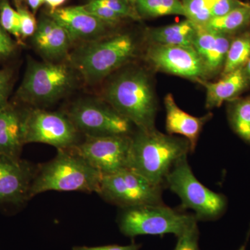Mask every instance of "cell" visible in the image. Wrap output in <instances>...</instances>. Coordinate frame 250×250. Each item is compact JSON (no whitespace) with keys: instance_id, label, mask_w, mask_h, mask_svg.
Instances as JSON below:
<instances>
[{"instance_id":"6da1fadb","label":"cell","mask_w":250,"mask_h":250,"mask_svg":"<svg viewBox=\"0 0 250 250\" xmlns=\"http://www.w3.org/2000/svg\"><path fill=\"white\" fill-rule=\"evenodd\" d=\"M190 146L184 138L165 134L154 129H137L131 134L128 168L165 188L167 174L175 163L188 155Z\"/></svg>"},{"instance_id":"7a4b0ae2","label":"cell","mask_w":250,"mask_h":250,"mask_svg":"<svg viewBox=\"0 0 250 250\" xmlns=\"http://www.w3.org/2000/svg\"><path fill=\"white\" fill-rule=\"evenodd\" d=\"M57 150L53 159L37 167L31 184V199L49 190L98 193L103 179L102 174L74 147Z\"/></svg>"},{"instance_id":"3957f363","label":"cell","mask_w":250,"mask_h":250,"mask_svg":"<svg viewBox=\"0 0 250 250\" xmlns=\"http://www.w3.org/2000/svg\"><path fill=\"white\" fill-rule=\"evenodd\" d=\"M103 96L108 104L137 129H156L157 103L146 72L135 70L121 74L107 85Z\"/></svg>"},{"instance_id":"277c9868","label":"cell","mask_w":250,"mask_h":250,"mask_svg":"<svg viewBox=\"0 0 250 250\" xmlns=\"http://www.w3.org/2000/svg\"><path fill=\"white\" fill-rule=\"evenodd\" d=\"M136 52L134 38L118 34L87 42L70 56V62L87 83H95L131 60Z\"/></svg>"},{"instance_id":"5b68a950","label":"cell","mask_w":250,"mask_h":250,"mask_svg":"<svg viewBox=\"0 0 250 250\" xmlns=\"http://www.w3.org/2000/svg\"><path fill=\"white\" fill-rule=\"evenodd\" d=\"M165 188L179 197L182 210L195 212L198 221L218 220L228 208V199L223 194L210 190L197 179L189 165L188 155L175 163L166 177Z\"/></svg>"},{"instance_id":"8992f818","label":"cell","mask_w":250,"mask_h":250,"mask_svg":"<svg viewBox=\"0 0 250 250\" xmlns=\"http://www.w3.org/2000/svg\"><path fill=\"white\" fill-rule=\"evenodd\" d=\"M198 220L195 215L174 209L164 204L142 205L121 208L118 227L125 236H163L172 233L178 237Z\"/></svg>"},{"instance_id":"52a82bcc","label":"cell","mask_w":250,"mask_h":250,"mask_svg":"<svg viewBox=\"0 0 250 250\" xmlns=\"http://www.w3.org/2000/svg\"><path fill=\"white\" fill-rule=\"evenodd\" d=\"M74 82L73 72L68 65L31 59L17 95L21 101L34 106L50 104L71 89Z\"/></svg>"},{"instance_id":"ba28073f","label":"cell","mask_w":250,"mask_h":250,"mask_svg":"<svg viewBox=\"0 0 250 250\" xmlns=\"http://www.w3.org/2000/svg\"><path fill=\"white\" fill-rule=\"evenodd\" d=\"M164 188L156 185L129 168L103 176L98 194L120 208L161 205Z\"/></svg>"},{"instance_id":"9c48e42d","label":"cell","mask_w":250,"mask_h":250,"mask_svg":"<svg viewBox=\"0 0 250 250\" xmlns=\"http://www.w3.org/2000/svg\"><path fill=\"white\" fill-rule=\"evenodd\" d=\"M67 116L79 132L85 136L131 135L134 125L109 104L98 100L74 104Z\"/></svg>"},{"instance_id":"30bf717a","label":"cell","mask_w":250,"mask_h":250,"mask_svg":"<svg viewBox=\"0 0 250 250\" xmlns=\"http://www.w3.org/2000/svg\"><path fill=\"white\" fill-rule=\"evenodd\" d=\"M79 132L66 114L34 108L26 111L24 122L25 144L41 143L57 149H71L79 142Z\"/></svg>"},{"instance_id":"8fae6325","label":"cell","mask_w":250,"mask_h":250,"mask_svg":"<svg viewBox=\"0 0 250 250\" xmlns=\"http://www.w3.org/2000/svg\"><path fill=\"white\" fill-rule=\"evenodd\" d=\"M131 135L85 136L74 149L102 175L128 168Z\"/></svg>"},{"instance_id":"7c38bea8","label":"cell","mask_w":250,"mask_h":250,"mask_svg":"<svg viewBox=\"0 0 250 250\" xmlns=\"http://www.w3.org/2000/svg\"><path fill=\"white\" fill-rule=\"evenodd\" d=\"M147 59L159 71L194 82L208 77L203 60L193 47L153 43L147 49Z\"/></svg>"},{"instance_id":"4fadbf2b","label":"cell","mask_w":250,"mask_h":250,"mask_svg":"<svg viewBox=\"0 0 250 250\" xmlns=\"http://www.w3.org/2000/svg\"><path fill=\"white\" fill-rule=\"evenodd\" d=\"M37 167L27 161L0 154V204L19 206L30 200Z\"/></svg>"},{"instance_id":"5bb4252c","label":"cell","mask_w":250,"mask_h":250,"mask_svg":"<svg viewBox=\"0 0 250 250\" xmlns=\"http://www.w3.org/2000/svg\"><path fill=\"white\" fill-rule=\"evenodd\" d=\"M49 15L65 29L72 42L98 40L105 37L112 27L88 14L82 6L61 7Z\"/></svg>"},{"instance_id":"9a60e30c","label":"cell","mask_w":250,"mask_h":250,"mask_svg":"<svg viewBox=\"0 0 250 250\" xmlns=\"http://www.w3.org/2000/svg\"><path fill=\"white\" fill-rule=\"evenodd\" d=\"M32 42L39 53L51 62L66 57L72 44L65 29L49 14L39 19Z\"/></svg>"},{"instance_id":"2e32d148","label":"cell","mask_w":250,"mask_h":250,"mask_svg":"<svg viewBox=\"0 0 250 250\" xmlns=\"http://www.w3.org/2000/svg\"><path fill=\"white\" fill-rule=\"evenodd\" d=\"M166 118V128L168 134H178L188 141L190 152H195L199 138L207 122L213 116L211 113L205 116H191L179 107L172 94L164 98Z\"/></svg>"},{"instance_id":"e0dca14e","label":"cell","mask_w":250,"mask_h":250,"mask_svg":"<svg viewBox=\"0 0 250 250\" xmlns=\"http://www.w3.org/2000/svg\"><path fill=\"white\" fill-rule=\"evenodd\" d=\"M26 111H21L8 104L0 110V154L21 159L25 145L24 122Z\"/></svg>"},{"instance_id":"ac0fdd59","label":"cell","mask_w":250,"mask_h":250,"mask_svg":"<svg viewBox=\"0 0 250 250\" xmlns=\"http://www.w3.org/2000/svg\"><path fill=\"white\" fill-rule=\"evenodd\" d=\"M243 68L223 76L216 82L199 79L197 83L206 90V108L213 109L220 107L225 102L233 100L246 88L249 83Z\"/></svg>"},{"instance_id":"d6986e66","label":"cell","mask_w":250,"mask_h":250,"mask_svg":"<svg viewBox=\"0 0 250 250\" xmlns=\"http://www.w3.org/2000/svg\"><path fill=\"white\" fill-rule=\"evenodd\" d=\"M196 26L188 20L182 22L156 28L149 31L153 43L193 47L196 35Z\"/></svg>"},{"instance_id":"ffe728a7","label":"cell","mask_w":250,"mask_h":250,"mask_svg":"<svg viewBox=\"0 0 250 250\" xmlns=\"http://www.w3.org/2000/svg\"><path fill=\"white\" fill-rule=\"evenodd\" d=\"M250 20V5L243 4L220 17L211 18L205 28L227 34L246 25Z\"/></svg>"},{"instance_id":"44dd1931","label":"cell","mask_w":250,"mask_h":250,"mask_svg":"<svg viewBox=\"0 0 250 250\" xmlns=\"http://www.w3.org/2000/svg\"><path fill=\"white\" fill-rule=\"evenodd\" d=\"M250 59V35L237 38L230 44L222 75L243 68Z\"/></svg>"},{"instance_id":"7402d4cb","label":"cell","mask_w":250,"mask_h":250,"mask_svg":"<svg viewBox=\"0 0 250 250\" xmlns=\"http://www.w3.org/2000/svg\"><path fill=\"white\" fill-rule=\"evenodd\" d=\"M229 120L234 132L250 144V97L231 104L229 109Z\"/></svg>"},{"instance_id":"603a6c76","label":"cell","mask_w":250,"mask_h":250,"mask_svg":"<svg viewBox=\"0 0 250 250\" xmlns=\"http://www.w3.org/2000/svg\"><path fill=\"white\" fill-rule=\"evenodd\" d=\"M185 17L196 27H205L212 18L211 0H183Z\"/></svg>"},{"instance_id":"cb8c5ba5","label":"cell","mask_w":250,"mask_h":250,"mask_svg":"<svg viewBox=\"0 0 250 250\" xmlns=\"http://www.w3.org/2000/svg\"><path fill=\"white\" fill-rule=\"evenodd\" d=\"M230 44L231 41L227 34L217 32L214 47L205 62L208 76L216 73L223 67Z\"/></svg>"},{"instance_id":"d4e9b609","label":"cell","mask_w":250,"mask_h":250,"mask_svg":"<svg viewBox=\"0 0 250 250\" xmlns=\"http://www.w3.org/2000/svg\"><path fill=\"white\" fill-rule=\"evenodd\" d=\"M0 24L9 34L22 43L21 34V17L17 10L10 4L9 0H0Z\"/></svg>"},{"instance_id":"484cf974","label":"cell","mask_w":250,"mask_h":250,"mask_svg":"<svg viewBox=\"0 0 250 250\" xmlns=\"http://www.w3.org/2000/svg\"><path fill=\"white\" fill-rule=\"evenodd\" d=\"M134 6L139 16L147 17L170 16L163 0H134Z\"/></svg>"},{"instance_id":"4316f807","label":"cell","mask_w":250,"mask_h":250,"mask_svg":"<svg viewBox=\"0 0 250 250\" xmlns=\"http://www.w3.org/2000/svg\"><path fill=\"white\" fill-rule=\"evenodd\" d=\"M88 14L98 18L100 21L107 23L110 25L113 26L121 21L123 17L115 13L114 11L108 9L103 5L99 4L96 1H90L88 4L82 6Z\"/></svg>"},{"instance_id":"83f0119b","label":"cell","mask_w":250,"mask_h":250,"mask_svg":"<svg viewBox=\"0 0 250 250\" xmlns=\"http://www.w3.org/2000/svg\"><path fill=\"white\" fill-rule=\"evenodd\" d=\"M199 238L200 231L197 222L177 237V245L174 250H200Z\"/></svg>"},{"instance_id":"f1b7e54d","label":"cell","mask_w":250,"mask_h":250,"mask_svg":"<svg viewBox=\"0 0 250 250\" xmlns=\"http://www.w3.org/2000/svg\"><path fill=\"white\" fill-rule=\"evenodd\" d=\"M99 4L106 6L123 18L139 19V16L135 6L130 4L129 0H95Z\"/></svg>"},{"instance_id":"f546056e","label":"cell","mask_w":250,"mask_h":250,"mask_svg":"<svg viewBox=\"0 0 250 250\" xmlns=\"http://www.w3.org/2000/svg\"><path fill=\"white\" fill-rule=\"evenodd\" d=\"M21 17V34L22 40L32 37L37 29L38 22L32 13L22 6H17Z\"/></svg>"},{"instance_id":"4dcf8cb0","label":"cell","mask_w":250,"mask_h":250,"mask_svg":"<svg viewBox=\"0 0 250 250\" xmlns=\"http://www.w3.org/2000/svg\"><path fill=\"white\" fill-rule=\"evenodd\" d=\"M243 4L237 0H211L212 18L223 16Z\"/></svg>"},{"instance_id":"1f68e13d","label":"cell","mask_w":250,"mask_h":250,"mask_svg":"<svg viewBox=\"0 0 250 250\" xmlns=\"http://www.w3.org/2000/svg\"><path fill=\"white\" fill-rule=\"evenodd\" d=\"M11 87V72L8 70H0V110L8 104Z\"/></svg>"},{"instance_id":"d6a6232c","label":"cell","mask_w":250,"mask_h":250,"mask_svg":"<svg viewBox=\"0 0 250 250\" xmlns=\"http://www.w3.org/2000/svg\"><path fill=\"white\" fill-rule=\"evenodd\" d=\"M16 45L11 36L0 24V59L8 58L14 53Z\"/></svg>"},{"instance_id":"836d02e7","label":"cell","mask_w":250,"mask_h":250,"mask_svg":"<svg viewBox=\"0 0 250 250\" xmlns=\"http://www.w3.org/2000/svg\"><path fill=\"white\" fill-rule=\"evenodd\" d=\"M141 247V245L133 243L128 246L111 245L100 247L76 246L74 247L72 250H139Z\"/></svg>"},{"instance_id":"e575fe53","label":"cell","mask_w":250,"mask_h":250,"mask_svg":"<svg viewBox=\"0 0 250 250\" xmlns=\"http://www.w3.org/2000/svg\"><path fill=\"white\" fill-rule=\"evenodd\" d=\"M66 1L67 0H44V3L49 8V12H53L55 10L61 8Z\"/></svg>"},{"instance_id":"d590c367","label":"cell","mask_w":250,"mask_h":250,"mask_svg":"<svg viewBox=\"0 0 250 250\" xmlns=\"http://www.w3.org/2000/svg\"><path fill=\"white\" fill-rule=\"evenodd\" d=\"M26 1L31 11L34 13H36L41 7V5L44 4V0H26Z\"/></svg>"},{"instance_id":"8d00e7d4","label":"cell","mask_w":250,"mask_h":250,"mask_svg":"<svg viewBox=\"0 0 250 250\" xmlns=\"http://www.w3.org/2000/svg\"><path fill=\"white\" fill-rule=\"evenodd\" d=\"M243 70H244L245 74L246 77H248V80L250 81V59L247 62L246 65L243 67Z\"/></svg>"},{"instance_id":"74e56055","label":"cell","mask_w":250,"mask_h":250,"mask_svg":"<svg viewBox=\"0 0 250 250\" xmlns=\"http://www.w3.org/2000/svg\"><path fill=\"white\" fill-rule=\"evenodd\" d=\"M250 235V232L248 233V237H247V240H246V243H245L244 244H243V246H242L241 247V248H240L239 249H238V250H246L247 243H248V239H249Z\"/></svg>"},{"instance_id":"f35d334b","label":"cell","mask_w":250,"mask_h":250,"mask_svg":"<svg viewBox=\"0 0 250 250\" xmlns=\"http://www.w3.org/2000/svg\"><path fill=\"white\" fill-rule=\"evenodd\" d=\"M14 1L16 4L17 5V6H22L21 4H22V1H25V0H14Z\"/></svg>"},{"instance_id":"ab89813d","label":"cell","mask_w":250,"mask_h":250,"mask_svg":"<svg viewBox=\"0 0 250 250\" xmlns=\"http://www.w3.org/2000/svg\"><path fill=\"white\" fill-rule=\"evenodd\" d=\"M90 1H93V0H90Z\"/></svg>"}]
</instances>
